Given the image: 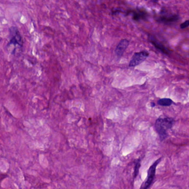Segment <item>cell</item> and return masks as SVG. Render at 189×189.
Wrapping results in <instances>:
<instances>
[{"label": "cell", "instance_id": "6da1fadb", "mask_svg": "<svg viewBox=\"0 0 189 189\" xmlns=\"http://www.w3.org/2000/svg\"><path fill=\"white\" fill-rule=\"evenodd\" d=\"M175 120L171 118H158L155 124V129L159 134L161 140H164L168 136L167 131L173 127Z\"/></svg>", "mask_w": 189, "mask_h": 189}, {"label": "cell", "instance_id": "7a4b0ae2", "mask_svg": "<svg viewBox=\"0 0 189 189\" xmlns=\"http://www.w3.org/2000/svg\"><path fill=\"white\" fill-rule=\"evenodd\" d=\"M9 32L10 42L8 43V45H18L20 47H22L24 45L23 38L18 28L16 27L12 26L10 28Z\"/></svg>", "mask_w": 189, "mask_h": 189}, {"label": "cell", "instance_id": "3957f363", "mask_svg": "<svg viewBox=\"0 0 189 189\" xmlns=\"http://www.w3.org/2000/svg\"><path fill=\"white\" fill-rule=\"evenodd\" d=\"M161 160V158L159 159L155 162L152 164V165L150 167L148 171V176H147L146 181L144 182L141 185L140 189H149L152 186V183L154 180L155 173H156V168L159 163Z\"/></svg>", "mask_w": 189, "mask_h": 189}, {"label": "cell", "instance_id": "277c9868", "mask_svg": "<svg viewBox=\"0 0 189 189\" xmlns=\"http://www.w3.org/2000/svg\"><path fill=\"white\" fill-rule=\"evenodd\" d=\"M149 56V53L146 50L135 53L131 58L129 66L130 67H135L138 66L141 64L142 62H143Z\"/></svg>", "mask_w": 189, "mask_h": 189}, {"label": "cell", "instance_id": "5b68a950", "mask_svg": "<svg viewBox=\"0 0 189 189\" xmlns=\"http://www.w3.org/2000/svg\"><path fill=\"white\" fill-rule=\"evenodd\" d=\"M148 38H149V42L151 43L155 48L161 52L162 54H164L165 55L170 54L171 51L163 45L159 41H157V39L154 36L149 35Z\"/></svg>", "mask_w": 189, "mask_h": 189}, {"label": "cell", "instance_id": "8992f818", "mask_svg": "<svg viewBox=\"0 0 189 189\" xmlns=\"http://www.w3.org/2000/svg\"><path fill=\"white\" fill-rule=\"evenodd\" d=\"M129 45V41L127 40H122L118 43L115 50V54L118 58H120Z\"/></svg>", "mask_w": 189, "mask_h": 189}, {"label": "cell", "instance_id": "52a82bcc", "mask_svg": "<svg viewBox=\"0 0 189 189\" xmlns=\"http://www.w3.org/2000/svg\"><path fill=\"white\" fill-rule=\"evenodd\" d=\"M180 19V17L177 14L161 16L158 19V21L165 24H171L175 23Z\"/></svg>", "mask_w": 189, "mask_h": 189}, {"label": "cell", "instance_id": "ba28073f", "mask_svg": "<svg viewBox=\"0 0 189 189\" xmlns=\"http://www.w3.org/2000/svg\"><path fill=\"white\" fill-rule=\"evenodd\" d=\"M173 103V101L169 98L160 99L157 101V104L164 107H169Z\"/></svg>", "mask_w": 189, "mask_h": 189}, {"label": "cell", "instance_id": "9c48e42d", "mask_svg": "<svg viewBox=\"0 0 189 189\" xmlns=\"http://www.w3.org/2000/svg\"><path fill=\"white\" fill-rule=\"evenodd\" d=\"M146 13L143 11H136L133 14V19L136 21H138L139 19L145 18Z\"/></svg>", "mask_w": 189, "mask_h": 189}, {"label": "cell", "instance_id": "30bf717a", "mask_svg": "<svg viewBox=\"0 0 189 189\" xmlns=\"http://www.w3.org/2000/svg\"><path fill=\"white\" fill-rule=\"evenodd\" d=\"M134 162H135V167H134V178H135L137 175H138L139 169L140 168V159H136Z\"/></svg>", "mask_w": 189, "mask_h": 189}, {"label": "cell", "instance_id": "8fae6325", "mask_svg": "<svg viewBox=\"0 0 189 189\" xmlns=\"http://www.w3.org/2000/svg\"><path fill=\"white\" fill-rule=\"evenodd\" d=\"M189 25V20H187L185 22L180 24V28H181V29H185V28H186L188 27Z\"/></svg>", "mask_w": 189, "mask_h": 189}, {"label": "cell", "instance_id": "7c38bea8", "mask_svg": "<svg viewBox=\"0 0 189 189\" xmlns=\"http://www.w3.org/2000/svg\"><path fill=\"white\" fill-rule=\"evenodd\" d=\"M155 106V104L154 103H153V102L151 103V107H154Z\"/></svg>", "mask_w": 189, "mask_h": 189}, {"label": "cell", "instance_id": "4fadbf2b", "mask_svg": "<svg viewBox=\"0 0 189 189\" xmlns=\"http://www.w3.org/2000/svg\"><path fill=\"white\" fill-rule=\"evenodd\" d=\"M152 2H157V1H152Z\"/></svg>", "mask_w": 189, "mask_h": 189}]
</instances>
